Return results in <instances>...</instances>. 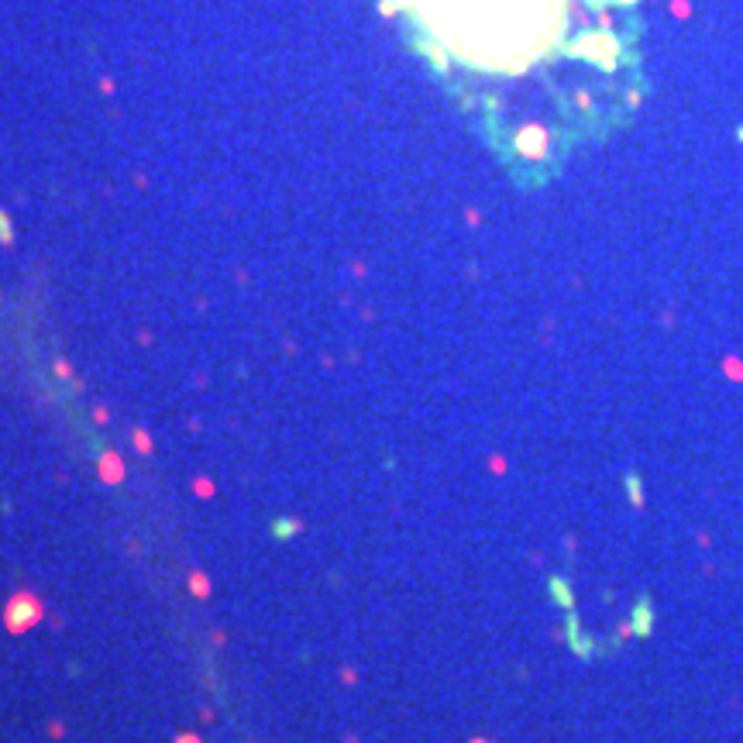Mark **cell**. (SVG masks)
I'll use <instances>...</instances> for the list:
<instances>
[{
    "label": "cell",
    "instance_id": "cell-1",
    "mask_svg": "<svg viewBox=\"0 0 743 743\" xmlns=\"http://www.w3.org/2000/svg\"><path fill=\"white\" fill-rule=\"evenodd\" d=\"M427 56L458 80L513 90L565 86L578 73L599 90L630 62V11L640 0H399ZM582 104V97L575 93Z\"/></svg>",
    "mask_w": 743,
    "mask_h": 743
}]
</instances>
